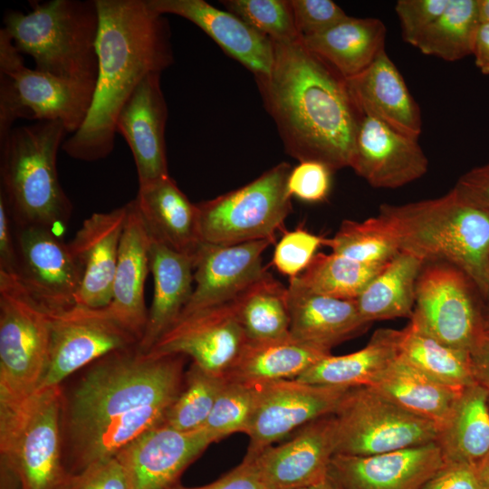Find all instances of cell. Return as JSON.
Here are the masks:
<instances>
[{"label": "cell", "mask_w": 489, "mask_h": 489, "mask_svg": "<svg viewBox=\"0 0 489 489\" xmlns=\"http://www.w3.org/2000/svg\"><path fill=\"white\" fill-rule=\"evenodd\" d=\"M273 44L272 70L255 79L286 152L299 162H321L332 172L350 167L363 115L346 79L302 39Z\"/></svg>", "instance_id": "1"}, {"label": "cell", "mask_w": 489, "mask_h": 489, "mask_svg": "<svg viewBox=\"0 0 489 489\" xmlns=\"http://www.w3.org/2000/svg\"><path fill=\"white\" fill-rule=\"evenodd\" d=\"M225 381V376L210 373L192 362L163 425L184 432L202 428Z\"/></svg>", "instance_id": "41"}, {"label": "cell", "mask_w": 489, "mask_h": 489, "mask_svg": "<svg viewBox=\"0 0 489 489\" xmlns=\"http://www.w3.org/2000/svg\"><path fill=\"white\" fill-rule=\"evenodd\" d=\"M449 2L450 0H398L395 11L400 23L403 40L416 46Z\"/></svg>", "instance_id": "47"}, {"label": "cell", "mask_w": 489, "mask_h": 489, "mask_svg": "<svg viewBox=\"0 0 489 489\" xmlns=\"http://www.w3.org/2000/svg\"><path fill=\"white\" fill-rule=\"evenodd\" d=\"M171 489H271L254 465L246 459L216 481L202 486L185 487L180 484Z\"/></svg>", "instance_id": "50"}, {"label": "cell", "mask_w": 489, "mask_h": 489, "mask_svg": "<svg viewBox=\"0 0 489 489\" xmlns=\"http://www.w3.org/2000/svg\"><path fill=\"white\" fill-rule=\"evenodd\" d=\"M234 14L272 42L288 43L302 39L292 17L289 0H224Z\"/></svg>", "instance_id": "42"}, {"label": "cell", "mask_w": 489, "mask_h": 489, "mask_svg": "<svg viewBox=\"0 0 489 489\" xmlns=\"http://www.w3.org/2000/svg\"><path fill=\"white\" fill-rule=\"evenodd\" d=\"M378 217L400 251L461 269L489 299V209L455 187L446 195L404 205L383 204Z\"/></svg>", "instance_id": "4"}, {"label": "cell", "mask_w": 489, "mask_h": 489, "mask_svg": "<svg viewBox=\"0 0 489 489\" xmlns=\"http://www.w3.org/2000/svg\"><path fill=\"white\" fill-rule=\"evenodd\" d=\"M256 385L226 379L203 427L217 441L235 433L245 434L256 402Z\"/></svg>", "instance_id": "43"}, {"label": "cell", "mask_w": 489, "mask_h": 489, "mask_svg": "<svg viewBox=\"0 0 489 489\" xmlns=\"http://www.w3.org/2000/svg\"><path fill=\"white\" fill-rule=\"evenodd\" d=\"M149 269L153 277L152 302L139 348L148 352L177 321L194 289L195 258L151 239Z\"/></svg>", "instance_id": "29"}, {"label": "cell", "mask_w": 489, "mask_h": 489, "mask_svg": "<svg viewBox=\"0 0 489 489\" xmlns=\"http://www.w3.org/2000/svg\"><path fill=\"white\" fill-rule=\"evenodd\" d=\"M160 75L151 72L144 77L116 121L117 133L124 138L132 153L139 186L169 176L165 142L168 108Z\"/></svg>", "instance_id": "22"}, {"label": "cell", "mask_w": 489, "mask_h": 489, "mask_svg": "<svg viewBox=\"0 0 489 489\" xmlns=\"http://www.w3.org/2000/svg\"><path fill=\"white\" fill-rule=\"evenodd\" d=\"M346 82L362 115L418 139L422 129L420 108L385 50L368 68Z\"/></svg>", "instance_id": "26"}, {"label": "cell", "mask_w": 489, "mask_h": 489, "mask_svg": "<svg viewBox=\"0 0 489 489\" xmlns=\"http://www.w3.org/2000/svg\"><path fill=\"white\" fill-rule=\"evenodd\" d=\"M246 341L229 302L180 315L148 352L184 355L203 369L225 376Z\"/></svg>", "instance_id": "16"}, {"label": "cell", "mask_w": 489, "mask_h": 489, "mask_svg": "<svg viewBox=\"0 0 489 489\" xmlns=\"http://www.w3.org/2000/svg\"><path fill=\"white\" fill-rule=\"evenodd\" d=\"M335 454L372 455L436 442L433 423L371 387L350 388L333 413Z\"/></svg>", "instance_id": "11"}, {"label": "cell", "mask_w": 489, "mask_h": 489, "mask_svg": "<svg viewBox=\"0 0 489 489\" xmlns=\"http://www.w3.org/2000/svg\"><path fill=\"white\" fill-rule=\"evenodd\" d=\"M274 242L203 243L195 257L194 289L181 314L227 303L264 271L263 254Z\"/></svg>", "instance_id": "21"}, {"label": "cell", "mask_w": 489, "mask_h": 489, "mask_svg": "<svg viewBox=\"0 0 489 489\" xmlns=\"http://www.w3.org/2000/svg\"><path fill=\"white\" fill-rule=\"evenodd\" d=\"M287 288L290 334L301 341L331 351L371 325L360 314L355 300L320 295L292 283Z\"/></svg>", "instance_id": "27"}, {"label": "cell", "mask_w": 489, "mask_h": 489, "mask_svg": "<svg viewBox=\"0 0 489 489\" xmlns=\"http://www.w3.org/2000/svg\"><path fill=\"white\" fill-rule=\"evenodd\" d=\"M47 369L40 388L62 384L98 359L139 345V339L103 308L74 305L51 312Z\"/></svg>", "instance_id": "13"}, {"label": "cell", "mask_w": 489, "mask_h": 489, "mask_svg": "<svg viewBox=\"0 0 489 489\" xmlns=\"http://www.w3.org/2000/svg\"><path fill=\"white\" fill-rule=\"evenodd\" d=\"M186 356L156 355L139 346L110 352L61 385L62 442L148 406L170 407L184 383Z\"/></svg>", "instance_id": "3"}, {"label": "cell", "mask_w": 489, "mask_h": 489, "mask_svg": "<svg viewBox=\"0 0 489 489\" xmlns=\"http://www.w3.org/2000/svg\"><path fill=\"white\" fill-rule=\"evenodd\" d=\"M371 388L403 409L433 423L439 432L465 389L442 383L398 357Z\"/></svg>", "instance_id": "32"}, {"label": "cell", "mask_w": 489, "mask_h": 489, "mask_svg": "<svg viewBox=\"0 0 489 489\" xmlns=\"http://www.w3.org/2000/svg\"><path fill=\"white\" fill-rule=\"evenodd\" d=\"M17 252L14 221L0 197V273L16 276Z\"/></svg>", "instance_id": "51"}, {"label": "cell", "mask_w": 489, "mask_h": 489, "mask_svg": "<svg viewBox=\"0 0 489 489\" xmlns=\"http://www.w3.org/2000/svg\"><path fill=\"white\" fill-rule=\"evenodd\" d=\"M455 187L472 201L489 209V163L465 173Z\"/></svg>", "instance_id": "52"}, {"label": "cell", "mask_w": 489, "mask_h": 489, "mask_svg": "<svg viewBox=\"0 0 489 489\" xmlns=\"http://www.w3.org/2000/svg\"><path fill=\"white\" fill-rule=\"evenodd\" d=\"M24 14L8 10L3 29L35 69L54 76L96 83L100 18L96 0L33 1Z\"/></svg>", "instance_id": "6"}, {"label": "cell", "mask_w": 489, "mask_h": 489, "mask_svg": "<svg viewBox=\"0 0 489 489\" xmlns=\"http://www.w3.org/2000/svg\"><path fill=\"white\" fill-rule=\"evenodd\" d=\"M475 383L489 393V333L483 332L469 351Z\"/></svg>", "instance_id": "53"}, {"label": "cell", "mask_w": 489, "mask_h": 489, "mask_svg": "<svg viewBox=\"0 0 489 489\" xmlns=\"http://www.w3.org/2000/svg\"><path fill=\"white\" fill-rule=\"evenodd\" d=\"M480 24L477 0H450L415 47L446 62L461 60L473 55Z\"/></svg>", "instance_id": "38"}, {"label": "cell", "mask_w": 489, "mask_h": 489, "mask_svg": "<svg viewBox=\"0 0 489 489\" xmlns=\"http://www.w3.org/2000/svg\"><path fill=\"white\" fill-rule=\"evenodd\" d=\"M150 243L151 238L133 199L129 202V215L120 240L111 300L106 309L139 341L148 320L144 288L150 273Z\"/></svg>", "instance_id": "25"}, {"label": "cell", "mask_w": 489, "mask_h": 489, "mask_svg": "<svg viewBox=\"0 0 489 489\" xmlns=\"http://www.w3.org/2000/svg\"><path fill=\"white\" fill-rule=\"evenodd\" d=\"M489 393L477 383L463 390L436 443L446 464L476 467L489 455Z\"/></svg>", "instance_id": "34"}, {"label": "cell", "mask_w": 489, "mask_h": 489, "mask_svg": "<svg viewBox=\"0 0 489 489\" xmlns=\"http://www.w3.org/2000/svg\"><path fill=\"white\" fill-rule=\"evenodd\" d=\"M14 229L16 277L24 289L50 312L76 305L82 271L69 244L47 227L14 225Z\"/></svg>", "instance_id": "15"}, {"label": "cell", "mask_w": 489, "mask_h": 489, "mask_svg": "<svg viewBox=\"0 0 489 489\" xmlns=\"http://www.w3.org/2000/svg\"><path fill=\"white\" fill-rule=\"evenodd\" d=\"M95 84L28 68L8 34L0 30V139L18 119L61 121L69 134L84 122Z\"/></svg>", "instance_id": "9"}, {"label": "cell", "mask_w": 489, "mask_h": 489, "mask_svg": "<svg viewBox=\"0 0 489 489\" xmlns=\"http://www.w3.org/2000/svg\"><path fill=\"white\" fill-rule=\"evenodd\" d=\"M128 215L129 203L110 212L93 213L68 243L82 271L76 305L103 308L110 302Z\"/></svg>", "instance_id": "23"}, {"label": "cell", "mask_w": 489, "mask_h": 489, "mask_svg": "<svg viewBox=\"0 0 489 489\" xmlns=\"http://www.w3.org/2000/svg\"><path fill=\"white\" fill-rule=\"evenodd\" d=\"M350 168L376 188H397L424 176L428 160L417 139L363 115Z\"/></svg>", "instance_id": "20"}, {"label": "cell", "mask_w": 489, "mask_h": 489, "mask_svg": "<svg viewBox=\"0 0 489 489\" xmlns=\"http://www.w3.org/2000/svg\"><path fill=\"white\" fill-rule=\"evenodd\" d=\"M68 134L61 121L43 120L14 127L0 139V197L15 225L47 227L61 235L68 224L72 205L56 165Z\"/></svg>", "instance_id": "5"}, {"label": "cell", "mask_w": 489, "mask_h": 489, "mask_svg": "<svg viewBox=\"0 0 489 489\" xmlns=\"http://www.w3.org/2000/svg\"><path fill=\"white\" fill-rule=\"evenodd\" d=\"M481 316L483 331L489 333V299L482 300Z\"/></svg>", "instance_id": "56"}, {"label": "cell", "mask_w": 489, "mask_h": 489, "mask_svg": "<svg viewBox=\"0 0 489 489\" xmlns=\"http://www.w3.org/2000/svg\"><path fill=\"white\" fill-rule=\"evenodd\" d=\"M446 465L433 442L372 455L335 454L327 478L340 489H420Z\"/></svg>", "instance_id": "18"}, {"label": "cell", "mask_w": 489, "mask_h": 489, "mask_svg": "<svg viewBox=\"0 0 489 489\" xmlns=\"http://www.w3.org/2000/svg\"><path fill=\"white\" fill-rule=\"evenodd\" d=\"M155 12L181 16L203 30L223 51L254 76L268 75L274 50L273 42L239 17L204 0H147Z\"/></svg>", "instance_id": "24"}, {"label": "cell", "mask_w": 489, "mask_h": 489, "mask_svg": "<svg viewBox=\"0 0 489 489\" xmlns=\"http://www.w3.org/2000/svg\"><path fill=\"white\" fill-rule=\"evenodd\" d=\"M65 489H132L129 475L116 455L72 475Z\"/></svg>", "instance_id": "48"}, {"label": "cell", "mask_w": 489, "mask_h": 489, "mask_svg": "<svg viewBox=\"0 0 489 489\" xmlns=\"http://www.w3.org/2000/svg\"><path fill=\"white\" fill-rule=\"evenodd\" d=\"M61 385L39 388L27 398L0 406L1 469L20 489H65L72 475L62 451Z\"/></svg>", "instance_id": "7"}, {"label": "cell", "mask_w": 489, "mask_h": 489, "mask_svg": "<svg viewBox=\"0 0 489 489\" xmlns=\"http://www.w3.org/2000/svg\"><path fill=\"white\" fill-rule=\"evenodd\" d=\"M335 455L333 414L317 418L291 439L271 446L251 461L271 489H302L324 480Z\"/></svg>", "instance_id": "19"}, {"label": "cell", "mask_w": 489, "mask_h": 489, "mask_svg": "<svg viewBox=\"0 0 489 489\" xmlns=\"http://www.w3.org/2000/svg\"><path fill=\"white\" fill-rule=\"evenodd\" d=\"M51 312L14 275L0 273V406L38 390L50 353Z\"/></svg>", "instance_id": "8"}, {"label": "cell", "mask_w": 489, "mask_h": 489, "mask_svg": "<svg viewBox=\"0 0 489 489\" xmlns=\"http://www.w3.org/2000/svg\"><path fill=\"white\" fill-rule=\"evenodd\" d=\"M420 489H484L476 468L467 464H446Z\"/></svg>", "instance_id": "49"}, {"label": "cell", "mask_w": 489, "mask_h": 489, "mask_svg": "<svg viewBox=\"0 0 489 489\" xmlns=\"http://www.w3.org/2000/svg\"><path fill=\"white\" fill-rule=\"evenodd\" d=\"M481 23H489V0H477Z\"/></svg>", "instance_id": "57"}, {"label": "cell", "mask_w": 489, "mask_h": 489, "mask_svg": "<svg viewBox=\"0 0 489 489\" xmlns=\"http://www.w3.org/2000/svg\"><path fill=\"white\" fill-rule=\"evenodd\" d=\"M323 245L331 253L378 267L385 266L400 252L378 216L363 221L344 220L332 237L323 238Z\"/></svg>", "instance_id": "40"}, {"label": "cell", "mask_w": 489, "mask_h": 489, "mask_svg": "<svg viewBox=\"0 0 489 489\" xmlns=\"http://www.w3.org/2000/svg\"><path fill=\"white\" fill-rule=\"evenodd\" d=\"M398 330L382 328L367 345L351 353L328 355L295 379L342 388L372 387L398 358Z\"/></svg>", "instance_id": "33"}, {"label": "cell", "mask_w": 489, "mask_h": 489, "mask_svg": "<svg viewBox=\"0 0 489 489\" xmlns=\"http://www.w3.org/2000/svg\"><path fill=\"white\" fill-rule=\"evenodd\" d=\"M100 18L98 75L92 101L82 127L62 149L71 158L96 161L114 149L117 118L139 83L173 62L164 15L147 0H96Z\"/></svg>", "instance_id": "2"}, {"label": "cell", "mask_w": 489, "mask_h": 489, "mask_svg": "<svg viewBox=\"0 0 489 489\" xmlns=\"http://www.w3.org/2000/svg\"><path fill=\"white\" fill-rule=\"evenodd\" d=\"M398 357L446 385L465 388L475 383L468 351L442 343L411 321L398 330Z\"/></svg>", "instance_id": "37"}, {"label": "cell", "mask_w": 489, "mask_h": 489, "mask_svg": "<svg viewBox=\"0 0 489 489\" xmlns=\"http://www.w3.org/2000/svg\"><path fill=\"white\" fill-rule=\"evenodd\" d=\"M331 169L321 162H299L288 177L290 197L309 203L324 201L331 190Z\"/></svg>", "instance_id": "45"}, {"label": "cell", "mask_w": 489, "mask_h": 489, "mask_svg": "<svg viewBox=\"0 0 489 489\" xmlns=\"http://www.w3.org/2000/svg\"><path fill=\"white\" fill-rule=\"evenodd\" d=\"M134 200L152 240L196 257L203 244L197 204L170 176L140 185Z\"/></svg>", "instance_id": "28"}, {"label": "cell", "mask_w": 489, "mask_h": 489, "mask_svg": "<svg viewBox=\"0 0 489 489\" xmlns=\"http://www.w3.org/2000/svg\"><path fill=\"white\" fill-rule=\"evenodd\" d=\"M383 267L367 265L334 253H318L289 283L320 295L356 300Z\"/></svg>", "instance_id": "39"}, {"label": "cell", "mask_w": 489, "mask_h": 489, "mask_svg": "<svg viewBox=\"0 0 489 489\" xmlns=\"http://www.w3.org/2000/svg\"><path fill=\"white\" fill-rule=\"evenodd\" d=\"M385 37L386 27L379 19L348 16L302 40L311 52L348 79L368 68L385 50Z\"/></svg>", "instance_id": "31"}, {"label": "cell", "mask_w": 489, "mask_h": 489, "mask_svg": "<svg viewBox=\"0 0 489 489\" xmlns=\"http://www.w3.org/2000/svg\"><path fill=\"white\" fill-rule=\"evenodd\" d=\"M302 489H340L336 486L331 481H330L327 476L321 482L315 484L313 485L302 488Z\"/></svg>", "instance_id": "58"}, {"label": "cell", "mask_w": 489, "mask_h": 489, "mask_svg": "<svg viewBox=\"0 0 489 489\" xmlns=\"http://www.w3.org/2000/svg\"><path fill=\"white\" fill-rule=\"evenodd\" d=\"M479 480L484 489H489V455L476 465Z\"/></svg>", "instance_id": "55"}, {"label": "cell", "mask_w": 489, "mask_h": 489, "mask_svg": "<svg viewBox=\"0 0 489 489\" xmlns=\"http://www.w3.org/2000/svg\"><path fill=\"white\" fill-rule=\"evenodd\" d=\"M215 442L204 427L184 432L162 424L136 437L116 456L125 467L132 489H171Z\"/></svg>", "instance_id": "17"}, {"label": "cell", "mask_w": 489, "mask_h": 489, "mask_svg": "<svg viewBox=\"0 0 489 489\" xmlns=\"http://www.w3.org/2000/svg\"><path fill=\"white\" fill-rule=\"evenodd\" d=\"M292 167L282 162L252 182L197 204L203 243L235 244L257 240L274 242L291 214L287 180Z\"/></svg>", "instance_id": "10"}, {"label": "cell", "mask_w": 489, "mask_h": 489, "mask_svg": "<svg viewBox=\"0 0 489 489\" xmlns=\"http://www.w3.org/2000/svg\"><path fill=\"white\" fill-rule=\"evenodd\" d=\"M230 302L247 340L290 334L288 288L266 270Z\"/></svg>", "instance_id": "36"}, {"label": "cell", "mask_w": 489, "mask_h": 489, "mask_svg": "<svg viewBox=\"0 0 489 489\" xmlns=\"http://www.w3.org/2000/svg\"><path fill=\"white\" fill-rule=\"evenodd\" d=\"M424 262L400 251L368 283L355 300L361 317L375 321L411 318L416 285Z\"/></svg>", "instance_id": "35"}, {"label": "cell", "mask_w": 489, "mask_h": 489, "mask_svg": "<svg viewBox=\"0 0 489 489\" xmlns=\"http://www.w3.org/2000/svg\"><path fill=\"white\" fill-rule=\"evenodd\" d=\"M330 354L291 334L266 340H247L225 377L249 385L295 379Z\"/></svg>", "instance_id": "30"}, {"label": "cell", "mask_w": 489, "mask_h": 489, "mask_svg": "<svg viewBox=\"0 0 489 489\" xmlns=\"http://www.w3.org/2000/svg\"><path fill=\"white\" fill-rule=\"evenodd\" d=\"M323 238L302 228L285 232L275 245L273 266L289 280L299 276L323 245Z\"/></svg>", "instance_id": "44"}, {"label": "cell", "mask_w": 489, "mask_h": 489, "mask_svg": "<svg viewBox=\"0 0 489 489\" xmlns=\"http://www.w3.org/2000/svg\"><path fill=\"white\" fill-rule=\"evenodd\" d=\"M476 67L483 74H489V23H481L473 51Z\"/></svg>", "instance_id": "54"}, {"label": "cell", "mask_w": 489, "mask_h": 489, "mask_svg": "<svg viewBox=\"0 0 489 489\" xmlns=\"http://www.w3.org/2000/svg\"><path fill=\"white\" fill-rule=\"evenodd\" d=\"M290 4L302 38L324 32L348 17L331 0H290Z\"/></svg>", "instance_id": "46"}, {"label": "cell", "mask_w": 489, "mask_h": 489, "mask_svg": "<svg viewBox=\"0 0 489 489\" xmlns=\"http://www.w3.org/2000/svg\"><path fill=\"white\" fill-rule=\"evenodd\" d=\"M256 402L245 435L251 458L304 425L333 414L348 388L283 379L256 385Z\"/></svg>", "instance_id": "14"}, {"label": "cell", "mask_w": 489, "mask_h": 489, "mask_svg": "<svg viewBox=\"0 0 489 489\" xmlns=\"http://www.w3.org/2000/svg\"><path fill=\"white\" fill-rule=\"evenodd\" d=\"M482 297L471 279L446 262H425L409 319L442 343L470 351L483 331Z\"/></svg>", "instance_id": "12"}]
</instances>
